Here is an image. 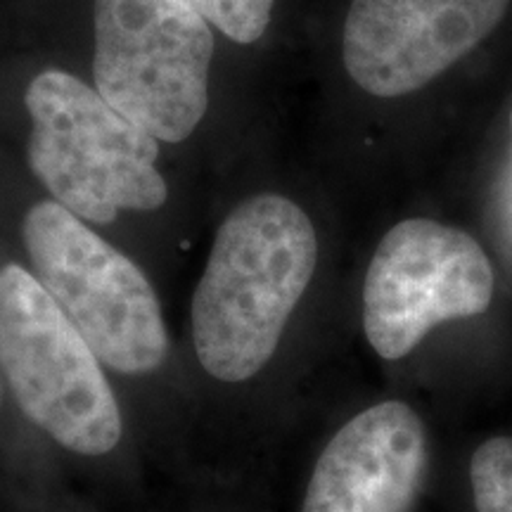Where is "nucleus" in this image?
I'll use <instances>...</instances> for the list:
<instances>
[{
	"label": "nucleus",
	"instance_id": "3",
	"mask_svg": "<svg viewBox=\"0 0 512 512\" xmlns=\"http://www.w3.org/2000/svg\"><path fill=\"white\" fill-rule=\"evenodd\" d=\"M31 117L27 162L48 197L93 228L152 219L171 202L157 169L159 140L79 76L46 69L24 93Z\"/></svg>",
	"mask_w": 512,
	"mask_h": 512
},
{
	"label": "nucleus",
	"instance_id": "2",
	"mask_svg": "<svg viewBox=\"0 0 512 512\" xmlns=\"http://www.w3.org/2000/svg\"><path fill=\"white\" fill-rule=\"evenodd\" d=\"M318 259V230L290 197L256 192L228 211L192 292L178 347L190 418L197 403L230 401L268 382Z\"/></svg>",
	"mask_w": 512,
	"mask_h": 512
},
{
	"label": "nucleus",
	"instance_id": "11",
	"mask_svg": "<svg viewBox=\"0 0 512 512\" xmlns=\"http://www.w3.org/2000/svg\"><path fill=\"white\" fill-rule=\"evenodd\" d=\"M0 512H19V510L15 508V505H12V503L8 501V498L0 496Z\"/></svg>",
	"mask_w": 512,
	"mask_h": 512
},
{
	"label": "nucleus",
	"instance_id": "5",
	"mask_svg": "<svg viewBox=\"0 0 512 512\" xmlns=\"http://www.w3.org/2000/svg\"><path fill=\"white\" fill-rule=\"evenodd\" d=\"M496 273L465 230L406 219L389 230L363 283V330L384 361H399L446 320L472 318L494 302Z\"/></svg>",
	"mask_w": 512,
	"mask_h": 512
},
{
	"label": "nucleus",
	"instance_id": "4",
	"mask_svg": "<svg viewBox=\"0 0 512 512\" xmlns=\"http://www.w3.org/2000/svg\"><path fill=\"white\" fill-rule=\"evenodd\" d=\"M93 79L128 121L183 143L209 107L214 34L181 0H95Z\"/></svg>",
	"mask_w": 512,
	"mask_h": 512
},
{
	"label": "nucleus",
	"instance_id": "6",
	"mask_svg": "<svg viewBox=\"0 0 512 512\" xmlns=\"http://www.w3.org/2000/svg\"><path fill=\"white\" fill-rule=\"evenodd\" d=\"M510 0H351L342 60L358 88L399 98L425 88L494 31Z\"/></svg>",
	"mask_w": 512,
	"mask_h": 512
},
{
	"label": "nucleus",
	"instance_id": "1",
	"mask_svg": "<svg viewBox=\"0 0 512 512\" xmlns=\"http://www.w3.org/2000/svg\"><path fill=\"white\" fill-rule=\"evenodd\" d=\"M0 368L19 418L88 510L155 512L159 479L124 396L17 259H0Z\"/></svg>",
	"mask_w": 512,
	"mask_h": 512
},
{
	"label": "nucleus",
	"instance_id": "9",
	"mask_svg": "<svg viewBox=\"0 0 512 512\" xmlns=\"http://www.w3.org/2000/svg\"><path fill=\"white\" fill-rule=\"evenodd\" d=\"M181 3L230 41L249 46L266 34L275 0H181Z\"/></svg>",
	"mask_w": 512,
	"mask_h": 512
},
{
	"label": "nucleus",
	"instance_id": "7",
	"mask_svg": "<svg viewBox=\"0 0 512 512\" xmlns=\"http://www.w3.org/2000/svg\"><path fill=\"white\" fill-rule=\"evenodd\" d=\"M427 467V432L403 401L366 408L320 448L299 512H408Z\"/></svg>",
	"mask_w": 512,
	"mask_h": 512
},
{
	"label": "nucleus",
	"instance_id": "8",
	"mask_svg": "<svg viewBox=\"0 0 512 512\" xmlns=\"http://www.w3.org/2000/svg\"><path fill=\"white\" fill-rule=\"evenodd\" d=\"M477 512H512V437L486 439L470 460Z\"/></svg>",
	"mask_w": 512,
	"mask_h": 512
},
{
	"label": "nucleus",
	"instance_id": "10",
	"mask_svg": "<svg viewBox=\"0 0 512 512\" xmlns=\"http://www.w3.org/2000/svg\"><path fill=\"white\" fill-rule=\"evenodd\" d=\"M155 512H197L192 505L185 501V494L178 484H166L164 489H159Z\"/></svg>",
	"mask_w": 512,
	"mask_h": 512
},
{
	"label": "nucleus",
	"instance_id": "12",
	"mask_svg": "<svg viewBox=\"0 0 512 512\" xmlns=\"http://www.w3.org/2000/svg\"><path fill=\"white\" fill-rule=\"evenodd\" d=\"M510 128H512V114H510Z\"/></svg>",
	"mask_w": 512,
	"mask_h": 512
}]
</instances>
